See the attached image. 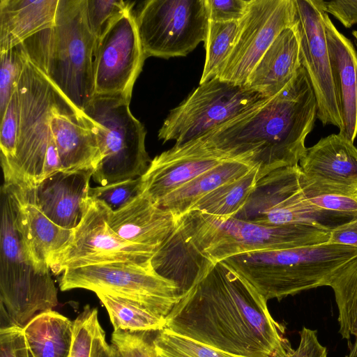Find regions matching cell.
Listing matches in <instances>:
<instances>
[{
	"mask_svg": "<svg viewBox=\"0 0 357 357\" xmlns=\"http://www.w3.org/2000/svg\"><path fill=\"white\" fill-rule=\"evenodd\" d=\"M239 21H209L204 42L206 59L199 84L218 77L232 50Z\"/></svg>",
	"mask_w": 357,
	"mask_h": 357,
	"instance_id": "4dcf8cb0",
	"label": "cell"
},
{
	"mask_svg": "<svg viewBox=\"0 0 357 357\" xmlns=\"http://www.w3.org/2000/svg\"><path fill=\"white\" fill-rule=\"evenodd\" d=\"M301 187L306 199L316 207L357 216V190L312 181L303 173Z\"/></svg>",
	"mask_w": 357,
	"mask_h": 357,
	"instance_id": "1f68e13d",
	"label": "cell"
},
{
	"mask_svg": "<svg viewBox=\"0 0 357 357\" xmlns=\"http://www.w3.org/2000/svg\"><path fill=\"white\" fill-rule=\"evenodd\" d=\"M146 333L114 331L111 342L120 357H158L153 340Z\"/></svg>",
	"mask_w": 357,
	"mask_h": 357,
	"instance_id": "f35d334b",
	"label": "cell"
},
{
	"mask_svg": "<svg viewBox=\"0 0 357 357\" xmlns=\"http://www.w3.org/2000/svg\"><path fill=\"white\" fill-rule=\"evenodd\" d=\"M153 342L160 357H242L174 333L165 328L159 331Z\"/></svg>",
	"mask_w": 357,
	"mask_h": 357,
	"instance_id": "d6a6232c",
	"label": "cell"
},
{
	"mask_svg": "<svg viewBox=\"0 0 357 357\" xmlns=\"http://www.w3.org/2000/svg\"><path fill=\"white\" fill-rule=\"evenodd\" d=\"M351 33L354 38V43L356 44V46L357 47V30H354Z\"/></svg>",
	"mask_w": 357,
	"mask_h": 357,
	"instance_id": "f6af8a7d",
	"label": "cell"
},
{
	"mask_svg": "<svg viewBox=\"0 0 357 357\" xmlns=\"http://www.w3.org/2000/svg\"><path fill=\"white\" fill-rule=\"evenodd\" d=\"M255 166L241 160L227 159L183 184L156 204L176 218L189 212L202 197L238 178Z\"/></svg>",
	"mask_w": 357,
	"mask_h": 357,
	"instance_id": "484cf974",
	"label": "cell"
},
{
	"mask_svg": "<svg viewBox=\"0 0 357 357\" xmlns=\"http://www.w3.org/2000/svg\"><path fill=\"white\" fill-rule=\"evenodd\" d=\"M118 96L95 95L84 113L96 125L101 159L92 178L100 185L141 177L151 161L146 150V130Z\"/></svg>",
	"mask_w": 357,
	"mask_h": 357,
	"instance_id": "ba28073f",
	"label": "cell"
},
{
	"mask_svg": "<svg viewBox=\"0 0 357 357\" xmlns=\"http://www.w3.org/2000/svg\"><path fill=\"white\" fill-rule=\"evenodd\" d=\"M0 119L17 91L24 65V55L19 47L0 52Z\"/></svg>",
	"mask_w": 357,
	"mask_h": 357,
	"instance_id": "d590c367",
	"label": "cell"
},
{
	"mask_svg": "<svg viewBox=\"0 0 357 357\" xmlns=\"http://www.w3.org/2000/svg\"><path fill=\"white\" fill-rule=\"evenodd\" d=\"M157 356H158V357H160V356H159L158 354H157Z\"/></svg>",
	"mask_w": 357,
	"mask_h": 357,
	"instance_id": "bcb514c9",
	"label": "cell"
},
{
	"mask_svg": "<svg viewBox=\"0 0 357 357\" xmlns=\"http://www.w3.org/2000/svg\"><path fill=\"white\" fill-rule=\"evenodd\" d=\"M24 58L17 88L20 116L15 158L3 172L4 183L32 188L44 178L47 151L54 142L52 115L66 100L24 55Z\"/></svg>",
	"mask_w": 357,
	"mask_h": 357,
	"instance_id": "52a82bcc",
	"label": "cell"
},
{
	"mask_svg": "<svg viewBox=\"0 0 357 357\" xmlns=\"http://www.w3.org/2000/svg\"><path fill=\"white\" fill-rule=\"evenodd\" d=\"M298 165L308 179L357 190V148L339 134L307 148Z\"/></svg>",
	"mask_w": 357,
	"mask_h": 357,
	"instance_id": "603a6c76",
	"label": "cell"
},
{
	"mask_svg": "<svg viewBox=\"0 0 357 357\" xmlns=\"http://www.w3.org/2000/svg\"><path fill=\"white\" fill-rule=\"evenodd\" d=\"M328 242L357 248V216L331 230Z\"/></svg>",
	"mask_w": 357,
	"mask_h": 357,
	"instance_id": "7bdbcfd3",
	"label": "cell"
},
{
	"mask_svg": "<svg viewBox=\"0 0 357 357\" xmlns=\"http://www.w3.org/2000/svg\"><path fill=\"white\" fill-rule=\"evenodd\" d=\"M259 179V169L255 167L246 174L223 184L202 197L190 211L234 217L244 206Z\"/></svg>",
	"mask_w": 357,
	"mask_h": 357,
	"instance_id": "f546056e",
	"label": "cell"
},
{
	"mask_svg": "<svg viewBox=\"0 0 357 357\" xmlns=\"http://www.w3.org/2000/svg\"><path fill=\"white\" fill-rule=\"evenodd\" d=\"M165 328L242 357H289L294 351L267 301L222 261L197 276L165 317Z\"/></svg>",
	"mask_w": 357,
	"mask_h": 357,
	"instance_id": "6da1fadb",
	"label": "cell"
},
{
	"mask_svg": "<svg viewBox=\"0 0 357 357\" xmlns=\"http://www.w3.org/2000/svg\"><path fill=\"white\" fill-rule=\"evenodd\" d=\"M73 323L74 337L70 357H91L93 342L100 325L97 308L86 305Z\"/></svg>",
	"mask_w": 357,
	"mask_h": 357,
	"instance_id": "74e56055",
	"label": "cell"
},
{
	"mask_svg": "<svg viewBox=\"0 0 357 357\" xmlns=\"http://www.w3.org/2000/svg\"><path fill=\"white\" fill-rule=\"evenodd\" d=\"M93 171L60 170L30 188L34 202L57 225L74 229L89 197Z\"/></svg>",
	"mask_w": 357,
	"mask_h": 357,
	"instance_id": "d6986e66",
	"label": "cell"
},
{
	"mask_svg": "<svg viewBox=\"0 0 357 357\" xmlns=\"http://www.w3.org/2000/svg\"><path fill=\"white\" fill-rule=\"evenodd\" d=\"M13 207L15 226L38 269L50 271L51 261L70 242L73 229H64L47 218L34 202L29 188L3 183Z\"/></svg>",
	"mask_w": 357,
	"mask_h": 357,
	"instance_id": "e0dca14e",
	"label": "cell"
},
{
	"mask_svg": "<svg viewBox=\"0 0 357 357\" xmlns=\"http://www.w3.org/2000/svg\"><path fill=\"white\" fill-rule=\"evenodd\" d=\"M58 4L59 0H1L0 52L52 26Z\"/></svg>",
	"mask_w": 357,
	"mask_h": 357,
	"instance_id": "d4e9b609",
	"label": "cell"
},
{
	"mask_svg": "<svg viewBox=\"0 0 357 357\" xmlns=\"http://www.w3.org/2000/svg\"><path fill=\"white\" fill-rule=\"evenodd\" d=\"M329 287L338 310L339 333L348 341L345 357H357V255L338 269Z\"/></svg>",
	"mask_w": 357,
	"mask_h": 357,
	"instance_id": "83f0119b",
	"label": "cell"
},
{
	"mask_svg": "<svg viewBox=\"0 0 357 357\" xmlns=\"http://www.w3.org/2000/svg\"><path fill=\"white\" fill-rule=\"evenodd\" d=\"M324 25L342 119L338 134L354 143L357 137V52L351 41L337 30L326 12Z\"/></svg>",
	"mask_w": 357,
	"mask_h": 357,
	"instance_id": "44dd1931",
	"label": "cell"
},
{
	"mask_svg": "<svg viewBox=\"0 0 357 357\" xmlns=\"http://www.w3.org/2000/svg\"><path fill=\"white\" fill-rule=\"evenodd\" d=\"M30 357H70L74 323L49 310L37 314L23 328Z\"/></svg>",
	"mask_w": 357,
	"mask_h": 357,
	"instance_id": "4316f807",
	"label": "cell"
},
{
	"mask_svg": "<svg viewBox=\"0 0 357 357\" xmlns=\"http://www.w3.org/2000/svg\"><path fill=\"white\" fill-rule=\"evenodd\" d=\"M107 357H120L115 347L111 344Z\"/></svg>",
	"mask_w": 357,
	"mask_h": 357,
	"instance_id": "ee69618b",
	"label": "cell"
},
{
	"mask_svg": "<svg viewBox=\"0 0 357 357\" xmlns=\"http://www.w3.org/2000/svg\"><path fill=\"white\" fill-rule=\"evenodd\" d=\"M142 192V180L138 177L91 187L89 195L103 203L112 211H115L127 205Z\"/></svg>",
	"mask_w": 357,
	"mask_h": 357,
	"instance_id": "e575fe53",
	"label": "cell"
},
{
	"mask_svg": "<svg viewBox=\"0 0 357 357\" xmlns=\"http://www.w3.org/2000/svg\"><path fill=\"white\" fill-rule=\"evenodd\" d=\"M357 248L331 243L241 254L223 261L266 301L329 286Z\"/></svg>",
	"mask_w": 357,
	"mask_h": 357,
	"instance_id": "5b68a950",
	"label": "cell"
},
{
	"mask_svg": "<svg viewBox=\"0 0 357 357\" xmlns=\"http://www.w3.org/2000/svg\"><path fill=\"white\" fill-rule=\"evenodd\" d=\"M96 43L86 19V0H59L54 25L18 47L63 99L83 112L95 96Z\"/></svg>",
	"mask_w": 357,
	"mask_h": 357,
	"instance_id": "277c9868",
	"label": "cell"
},
{
	"mask_svg": "<svg viewBox=\"0 0 357 357\" xmlns=\"http://www.w3.org/2000/svg\"><path fill=\"white\" fill-rule=\"evenodd\" d=\"M0 357H30L23 328H0Z\"/></svg>",
	"mask_w": 357,
	"mask_h": 357,
	"instance_id": "60d3db41",
	"label": "cell"
},
{
	"mask_svg": "<svg viewBox=\"0 0 357 357\" xmlns=\"http://www.w3.org/2000/svg\"><path fill=\"white\" fill-rule=\"evenodd\" d=\"M259 93L241 85L213 78L172 109L158 131V139L181 146L244 113L260 100Z\"/></svg>",
	"mask_w": 357,
	"mask_h": 357,
	"instance_id": "8fae6325",
	"label": "cell"
},
{
	"mask_svg": "<svg viewBox=\"0 0 357 357\" xmlns=\"http://www.w3.org/2000/svg\"><path fill=\"white\" fill-rule=\"evenodd\" d=\"M295 23L300 41V59L317 102V119L323 126L339 129L338 109L324 25L325 10L321 0H294Z\"/></svg>",
	"mask_w": 357,
	"mask_h": 357,
	"instance_id": "2e32d148",
	"label": "cell"
},
{
	"mask_svg": "<svg viewBox=\"0 0 357 357\" xmlns=\"http://www.w3.org/2000/svg\"><path fill=\"white\" fill-rule=\"evenodd\" d=\"M325 12L335 17L346 28L357 24V0L322 1Z\"/></svg>",
	"mask_w": 357,
	"mask_h": 357,
	"instance_id": "b9f144b4",
	"label": "cell"
},
{
	"mask_svg": "<svg viewBox=\"0 0 357 357\" xmlns=\"http://www.w3.org/2000/svg\"><path fill=\"white\" fill-rule=\"evenodd\" d=\"M301 176L298 165L271 172L257 182L234 217L264 226L309 225L330 231L356 217L310 204L301 190Z\"/></svg>",
	"mask_w": 357,
	"mask_h": 357,
	"instance_id": "30bf717a",
	"label": "cell"
},
{
	"mask_svg": "<svg viewBox=\"0 0 357 357\" xmlns=\"http://www.w3.org/2000/svg\"><path fill=\"white\" fill-rule=\"evenodd\" d=\"M317 112L315 96L301 66L279 93L192 142L226 159L258 167L261 178L275 169L298 165Z\"/></svg>",
	"mask_w": 357,
	"mask_h": 357,
	"instance_id": "3957f363",
	"label": "cell"
},
{
	"mask_svg": "<svg viewBox=\"0 0 357 357\" xmlns=\"http://www.w3.org/2000/svg\"><path fill=\"white\" fill-rule=\"evenodd\" d=\"M51 129L62 170L94 172L101 159L96 125L63 102L53 113Z\"/></svg>",
	"mask_w": 357,
	"mask_h": 357,
	"instance_id": "ffe728a7",
	"label": "cell"
},
{
	"mask_svg": "<svg viewBox=\"0 0 357 357\" xmlns=\"http://www.w3.org/2000/svg\"><path fill=\"white\" fill-rule=\"evenodd\" d=\"M135 2L124 1L86 0V14L90 29L97 40L100 39L109 27Z\"/></svg>",
	"mask_w": 357,
	"mask_h": 357,
	"instance_id": "836d02e7",
	"label": "cell"
},
{
	"mask_svg": "<svg viewBox=\"0 0 357 357\" xmlns=\"http://www.w3.org/2000/svg\"><path fill=\"white\" fill-rule=\"evenodd\" d=\"M135 16L146 58L185 56L206 40V0L146 1Z\"/></svg>",
	"mask_w": 357,
	"mask_h": 357,
	"instance_id": "7c38bea8",
	"label": "cell"
},
{
	"mask_svg": "<svg viewBox=\"0 0 357 357\" xmlns=\"http://www.w3.org/2000/svg\"><path fill=\"white\" fill-rule=\"evenodd\" d=\"M331 231L309 225L264 226L234 217L190 211L151 260L154 271L176 282L182 294L194 280L229 257L328 242Z\"/></svg>",
	"mask_w": 357,
	"mask_h": 357,
	"instance_id": "7a4b0ae2",
	"label": "cell"
},
{
	"mask_svg": "<svg viewBox=\"0 0 357 357\" xmlns=\"http://www.w3.org/2000/svg\"><path fill=\"white\" fill-rule=\"evenodd\" d=\"M294 22V0H250L239 21L232 50L218 77L244 86L276 37Z\"/></svg>",
	"mask_w": 357,
	"mask_h": 357,
	"instance_id": "5bb4252c",
	"label": "cell"
},
{
	"mask_svg": "<svg viewBox=\"0 0 357 357\" xmlns=\"http://www.w3.org/2000/svg\"><path fill=\"white\" fill-rule=\"evenodd\" d=\"M108 211L103 203L89 197L70 242L51 261L52 273L59 275L70 268L115 261L151 262L157 251L121 238L107 223Z\"/></svg>",
	"mask_w": 357,
	"mask_h": 357,
	"instance_id": "4fadbf2b",
	"label": "cell"
},
{
	"mask_svg": "<svg viewBox=\"0 0 357 357\" xmlns=\"http://www.w3.org/2000/svg\"><path fill=\"white\" fill-rule=\"evenodd\" d=\"M132 8L97 40L93 61L95 95L118 96L130 100L146 59Z\"/></svg>",
	"mask_w": 357,
	"mask_h": 357,
	"instance_id": "9a60e30c",
	"label": "cell"
},
{
	"mask_svg": "<svg viewBox=\"0 0 357 357\" xmlns=\"http://www.w3.org/2000/svg\"><path fill=\"white\" fill-rule=\"evenodd\" d=\"M96 295L108 312L114 331L147 333L165 328V317L153 312L138 302L104 293Z\"/></svg>",
	"mask_w": 357,
	"mask_h": 357,
	"instance_id": "f1b7e54d",
	"label": "cell"
},
{
	"mask_svg": "<svg viewBox=\"0 0 357 357\" xmlns=\"http://www.w3.org/2000/svg\"><path fill=\"white\" fill-rule=\"evenodd\" d=\"M19 102L17 91L1 118L0 148L1 161L3 169L9 168L15 158L19 131Z\"/></svg>",
	"mask_w": 357,
	"mask_h": 357,
	"instance_id": "8d00e7d4",
	"label": "cell"
},
{
	"mask_svg": "<svg viewBox=\"0 0 357 357\" xmlns=\"http://www.w3.org/2000/svg\"><path fill=\"white\" fill-rule=\"evenodd\" d=\"M59 287L63 291L84 289L126 298L163 317L181 297L178 284L157 273L151 262L115 261L67 268Z\"/></svg>",
	"mask_w": 357,
	"mask_h": 357,
	"instance_id": "9c48e42d",
	"label": "cell"
},
{
	"mask_svg": "<svg viewBox=\"0 0 357 357\" xmlns=\"http://www.w3.org/2000/svg\"><path fill=\"white\" fill-rule=\"evenodd\" d=\"M1 327L24 326L37 314L58 305L50 271L36 268L16 228L10 196L1 190ZM0 327V328H1Z\"/></svg>",
	"mask_w": 357,
	"mask_h": 357,
	"instance_id": "8992f818",
	"label": "cell"
},
{
	"mask_svg": "<svg viewBox=\"0 0 357 357\" xmlns=\"http://www.w3.org/2000/svg\"><path fill=\"white\" fill-rule=\"evenodd\" d=\"M227 160L195 142L172 149L151 160L141 176L142 193L155 204L192 178Z\"/></svg>",
	"mask_w": 357,
	"mask_h": 357,
	"instance_id": "ac0fdd59",
	"label": "cell"
},
{
	"mask_svg": "<svg viewBox=\"0 0 357 357\" xmlns=\"http://www.w3.org/2000/svg\"><path fill=\"white\" fill-rule=\"evenodd\" d=\"M301 66L299 36L294 22L276 37L244 86L265 98H271L285 88Z\"/></svg>",
	"mask_w": 357,
	"mask_h": 357,
	"instance_id": "cb8c5ba5",
	"label": "cell"
},
{
	"mask_svg": "<svg viewBox=\"0 0 357 357\" xmlns=\"http://www.w3.org/2000/svg\"><path fill=\"white\" fill-rule=\"evenodd\" d=\"M250 0H206L209 21H240L245 15Z\"/></svg>",
	"mask_w": 357,
	"mask_h": 357,
	"instance_id": "ab89813d",
	"label": "cell"
},
{
	"mask_svg": "<svg viewBox=\"0 0 357 357\" xmlns=\"http://www.w3.org/2000/svg\"><path fill=\"white\" fill-rule=\"evenodd\" d=\"M177 218L144 193L121 208H109L107 223L123 239L157 252L174 231Z\"/></svg>",
	"mask_w": 357,
	"mask_h": 357,
	"instance_id": "7402d4cb",
	"label": "cell"
}]
</instances>
